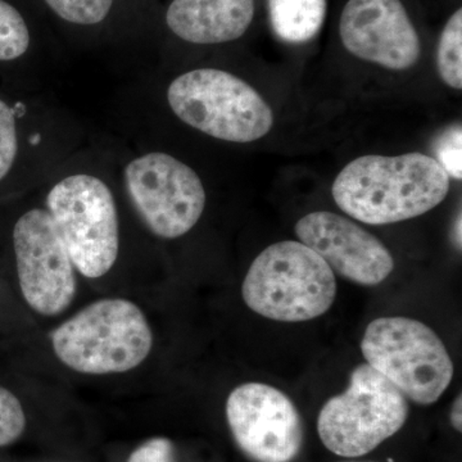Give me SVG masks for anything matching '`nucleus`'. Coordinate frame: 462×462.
<instances>
[{
  "instance_id": "obj_1",
  "label": "nucleus",
  "mask_w": 462,
  "mask_h": 462,
  "mask_svg": "<svg viewBox=\"0 0 462 462\" xmlns=\"http://www.w3.org/2000/svg\"><path fill=\"white\" fill-rule=\"evenodd\" d=\"M449 176L424 153L356 158L339 172L331 193L355 220L389 225L427 214L446 199Z\"/></svg>"
},
{
  "instance_id": "obj_2",
  "label": "nucleus",
  "mask_w": 462,
  "mask_h": 462,
  "mask_svg": "<svg viewBox=\"0 0 462 462\" xmlns=\"http://www.w3.org/2000/svg\"><path fill=\"white\" fill-rule=\"evenodd\" d=\"M51 343L69 369L109 375L141 366L151 354L153 333L141 307L124 298H105L51 331Z\"/></svg>"
},
{
  "instance_id": "obj_3",
  "label": "nucleus",
  "mask_w": 462,
  "mask_h": 462,
  "mask_svg": "<svg viewBox=\"0 0 462 462\" xmlns=\"http://www.w3.org/2000/svg\"><path fill=\"white\" fill-rule=\"evenodd\" d=\"M245 305L282 322L314 320L329 311L337 281L329 264L300 242L284 240L263 249L242 285Z\"/></svg>"
},
{
  "instance_id": "obj_4",
  "label": "nucleus",
  "mask_w": 462,
  "mask_h": 462,
  "mask_svg": "<svg viewBox=\"0 0 462 462\" xmlns=\"http://www.w3.org/2000/svg\"><path fill=\"white\" fill-rule=\"evenodd\" d=\"M167 100L182 123L220 141L256 142L273 129V114L263 97L223 69L185 72L170 84Z\"/></svg>"
},
{
  "instance_id": "obj_5",
  "label": "nucleus",
  "mask_w": 462,
  "mask_h": 462,
  "mask_svg": "<svg viewBox=\"0 0 462 462\" xmlns=\"http://www.w3.org/2000/svg\"><path fill=\"white\" fill-rule=\"evenodd\" d=\"M361 351L367 365L422 406L436 403L454 379V363L445 343L413 319L396 316L370 322Z\"/></svg>"
},
{
  "instance_id": "obj_6",
  "label": "nucleus",
  "mask_w": 462,
  "mask_h": 462,
  "mask_svg": "<svg viewBox=\"0 0 462 462\" xmlns=\"http://www.w3.org/2000/svg\"><path fill=\"white\" fill-rule=\"evenodd\" d=\"M409 403L400 389L370 365H358L348 388L330 398L318 419L322 445L342 457H361L402 430Z\"/></svg>"
},
{
  "instance_id": "obj_7",
  "label": "nucleus",
  "mask_w": 462,
  "mask_h": 462,
  "mask_svg": "<svg viewBox=\"0 0 462 462\" xmlns=\"http://www.w3.org/2000/svg\"><path fill=\"white\" fill-rule=\"evenodd\" d=\"M47 211L81 275L98 279L114 267L120 233L114 194L105 181L89 173L67 176L48 194Z\"/></svg>"
},
{
  "instance_id": "obj_8",
  "label": "nucleus",
  "mask_w": 462,
  "mask_h": 462,
  "mask_svg": "<svg viewBox=\"0 0 462 462\" xmlns=\"http://www.w3.org/2000/svg\"><path fill=\"white\" fill-rule=\"evenodd\" d=\"M125 181L142 220L160 238H180L205 211L206 190L199 173L162 152L133 160L125 169Z\"/></svg>"
},
{
  "instance_id": "obj_9",
  "label": "nucleus",
  "mask_w": 462,
  "mask_h": 462,
  "mask_svg": "<svg viewBox=\"0 0 462 462\" xmlns=\"http://www.w3.org/2000/svg\"><path fill=\"white\" fill-rule=\"evenodd\" d=\"M14 248L27 305L39 315L62 314L76 296V269L47 209H30L18 218Z\"/></svg>"
},
{
  "instance_id": "obj_10",
  "label": "nucleus",
  "mask_w": 462,
  "mask_h": 462,
  "mask_svg": "<svg viewBox=\"0 0 462 462\" xmlns=\"http://www.w3.org/2000/svg\"><path fill=\"white\" fill-rule=\"evenodd\" d=\"M231 434L256 462H291L303 445V422L287 394L263 383H245L226 401Z\"/></svg>"
},
{
  "instance_id": "obj_11",
  "label": "nucleus",
  "mask_w": 462,
  "mask_h": 462,
  "mask_svg": "<svg viewBox=\"0 0 462 462\" xmlns=\"http://www.w3.org/2000/svg\"><path fill=\"white\" fill-rule=\"evenodd\" d=\"M339 35L349 53L394 71L420 58V38L401 0H348Z\"/></svg>"
},
{
  "instance_id": "obj_12",
  "label": "nucleus",
  "mask_w": 462,
  "mask_h": 462,
  "mask_svg": "<svg viewBox=\"0 0 462 462\" xmlns=\"http://www.w3.org/2000/svg\"><path fill=\"white\" fill-rule=\"evenodd\" d=\"M300 243L315 251L333 272L356 284L374 287L394 269L388 248L354 221L318 211L303 216L294 227Z\"/></svg>"
},
{
  "instance_id": "obj_13",
  "label": "nucleus",
  "mask_w": 462,
  "mask_h": 462,
  "mask_svg": "<svg viewBox=\"0 0 462 462\" xmlns=\"http://www.w3.org/2000/svg\"><path fill=\"white\" fill-rule=\"evenodd\" d=\"M254 17V0H172L166 23L193 44H221L242 38Z\"/></svg>"
},
{
  "instance_id": "obj_14",
  "label": "nucleus",
  "mask_w": 462,
  "mask_h": 462,
  "mask_svg": "<svg viewBox=\"0 0 462 462\" xmlns=\"http://www.w3.org/2000/svg\"><path fill=\"white\" fill-rule=\"evenodd\" d=\"M270 23L282 42L303 44L324 25L327 0H267Z\"/></svg>"
},
{
  "instance_id": "obj_15",
  "label": "nucleus",
  "mask_w": 462,
  "mask_h": 462,
  "mask_svg": "<svg viewBox=\"0 0 462 462\" xmlns=\"http://www.w3.org/2000/svg\"><path fill=\"white\" fill-rule=\"evenodd\" d=\"M437 66L443 83L462 89V9L447 21L437 50Z\"/></svg>"
},
{
  "instance_id": "obj_16",
  "label": "nucleus",
  "mask_w": 462,
  "mask_h": 462,
  "mask_svg": "<svg viewBox=\"0 0 462 462\" xmlns=\"http://www.w3.org/2000/svg\"><path fill=\"white\" fill-rule=\"evenodd\" d=\"M30 32L25 20L14 5L0 0V60H12L26 53Z\"/></svg>"
},
{
  "instance_id": "obj_17",
  "label": "nucleus",
  "mask_w": 462,
  "mask_h": 462,
  "mask_svg": "<svg viewBox=\"0 0 462 462\" xmlns=\"http://www.w3.org/2000/svg\"><path fill=\"white\" fill-rule=\"evenodd\" d=\"M58 17L75 25H97L108 16L114 0H44Z\"/></svg>"
},
{
  "instance_id": "obj_18",
  "label": "nucleus",
  "mask_w": 462,
  "mask_h": 462,
  "mask_svg": "<svg viewBox=\"0 0 462 462\" xmlns=\"http://www.w3.org/2000/svg\"><path fill=\"white\" fill-rule=\"evenodd\" d=\"M26 430V415L20 400L0 385V447L16 442Z\"/></svg>"
},
{
  "instance_id": "obj_19",
  "label": "nucleus",
  "mask_w": 462,
  "mask_h": 462,
  "mask_svg": "<svg viewBox=\"0 0 462 462\" xmlns=\"http://www.w3.org/2000/svg\"><path fill=\"white\" fill-rule=\"evenodd\" d=\"M434 160L445 170L449 178L462 179V129L452 125L438 136L434 143Z\"/></svg>"
},
{
  "instance_id": "obj_20",
  "label": "nucleus",
  "mask_w": 462,
  "mask_h": 462,
  "mask_svg": "<svg viewBox=\"0 0 462 462\" xmlns=\"http://www.w3.org/2000/svg\"><path fill=\"white\" fill-rule=\"evenodd\" d=\"M17 152L16 117L14 109L0 99V180L11 171Z\"/></svg>"
},
{
  "instance_id": "obj_21",
  "label": "nucleus",
  "mask_w": 462,
  "mask_h": 462,
  "mask_svg": "<svg viewBox=\"0 0 462 462\" xmlns=\"http://www.w3.org/2000/svg\"><path fill=\"white\" fill-rule=\"evenodd\" d=\"M126 462H175V449L167 438H152L134 449Z\"/></svg>"
},
{
  "instance_id": "obj_22",
  "label": "nucleus",
  "mask_w": 462,
  "mask_h": 462,
  "mask_svg": "<svg viewBox=\"0 0 462 462\" xmlns=\"http://www.w3.org/2000/svg\"><path fill=\"white\" fill-rule=\"evenodd\" d=\"M451 424L456 431L461 433L462 430V398L461 394H458L456 398L454 404L451 409Z\"/></svg>"
},
{
  "instance_id": "obj_23",
  "label": "nucleus",
  "mask_w": 462,
  "mask_h": 462,
  "mask_svg": "<svg viewBox=\"0 0 462 462\" xmlns=\"http://www.w3.org/2000/svg\"><path fill=\"white\" fill-rule=\"evenodd\" d=\"M454 239L456 247L461 249L462 245V236H461V214H458V217L456 218V223L454 225Z\"/></svg>"
},
{
  "instance_id": "obj_24",
  "label": "nucleus",
  "mask_w": 462,
  "mask_h": 462,
  "mask_svg": "<svg viewBox=\"0 0 462 462\" xmlns=\"http://www.w3.org/2000/svg\"><path fill=\"white\" fill-rule=\"evenodd\" d=\"M349 462H355V461H349Z\"/></svg>"
}]
</instances>
